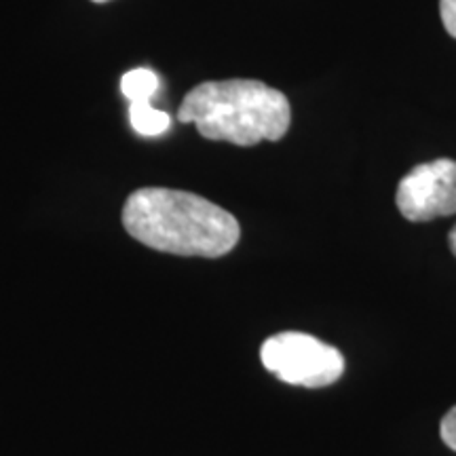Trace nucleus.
Segmentation results:
<instances>
[{
	"instance_id": "obj_5",
	"label": "nucleus",
	"mask_w": 456,
	"mask_h": 456,
	"mask_svg": "<svg viewBox=\"0 0 456 456\" xmlns=\"http://www.w3.org/2000/svg\"><path fill=\"white\" fill-rule=\"evenodd\" d=\"M131 127L140 135H159L171 127V118L167 112L157 110L151 106V102H135L129 108Z\"/></svg>"
},
{
	"instance_id": "obj_1",
	"label": "nucleus",
	"mask_w": 456,
	"mask_h": 456,
	"mask_svg": "<svg viewBox=\"0 0 456 456\" xmlns=\"http://www.w3.org/2000/svg\"><path fill=\"white\" fill-rule=\"evenodd\" d=\"M123 226L135 241L157 252L220 258L235 249L241 226L220 205L174 188L148 186L129 195Z\"/></svg>"
},
{
	"instance_id": "obj_8",
	"label": "nucleus",
	"mask_w": 456,
	"mask_h": 456,
	"mask_svg": "<svg viewBox=\"0 0 456 456\" xmlns=\"http://www.w3.org/2000/svg\"><path fill=\"white\" fill-rule=\"evenodd\" d=\"M440 15L446 32L456 38V0H440Z\"/></svg>"
},
{
	"instance_id": "obj_6",
	"label": "nucleus",
	"mask_w": 456,
	"mask_h": 456,
	"mask_svg": "<svg viewBox=\"0 0 456 456\" xmlns=\"http://www.w3.org/2000/svg\"><path fill=\"white\" fill-rule=\"evenodd\" d=\"M159 89V77L148 68H135L123 74L121 78V94L131 104L135 102H148Z\"/></svg>"
},
{
	"instance_id": "obj_9",
	"label": "nucleus",
	"mask_w": 456,
	"mask_h": 456,
	"mask_svg": "<svg viewBox=\"0 0 456 456\" xmlns=\"http://www.w3.org/2000/svg\"><path fill=\"white\" fill-rule=\"evenodd\" d=\"M448 241H450V249H452V254L456 256V226L452 228V231H450Z\"/></svg>"
},
{
	"instance_id": "obj_4",
	"label": "nucleus",
	"mask_w": 456,
	"mask_h": 456,
	"mask_svg": "<svg viewBox=\"0 0 456 456\" xmlns=\"http://www.w3.org/2000/svg\"><path fill=\"white\" fill-rule=\"evenodd\" d=\"M399 214L410 222H429L456 214V161L436 159L416 165L397 186Z\"/></svg>"
},
{
	"instance_id": "obj_2",
	"label": "nucleus",
	"mask_w": 456,
	"mask_h": 456,
	"mask_svg": "<svg viewBox=\"0 0 456 456\" xmlns=\"http://www.w3.org/2000/svg\"><path fill=\"white\" fill-rule=\"evenodd\" d=\"M178 118L195 123L208 140L256 146L279 142L292 123V108L279 89L252 78L208 81L197 85L182 102Z\"/></svg>"
},
{
	"instance_id": "obj_10",
	"label": "nucleus",
	"mask_w": 456,
	"mask_h": 456,
	"mask_svg": "<svg viewBox=\"0 0 456 456\" xmlns=\"http://www.w3.org/2000/svg\"><path fill=\"white\" fill-rule=\"evenodd\" d=\"M91 3H108V0H91Z\"/></svg>"
},
{
	"instance_id": "obj_7",
	"label": "nucleus",
	"mask_w": 456,
	"mask_h": 456,
	"mask_svg": "<svg viewBox=\"0 0 456 456\" xmlns=\"http://www.w3.org/2000/svg\"><path fill=\"white\" fill-rule=\"evenodd\" d=\"M440 433H442L444 444H446L450 450H454V452H456V406L442 419Z\"/></svg>"
},
{
	"instance_id": "obj_3",
	"label": "nucleus",
	"mask_w": 456,
	"mask_h": 456,
	"mask_svg": "<svg viewBox=\"0 0 456 456\" xmlns=\"http://www.w3.org/2000/svg\"><path fill=\"white\" fill-rule=\"evenodd\" d=\"M262 366L281 383L306 389L334 385L345 372V357L332 345L305 332H281L265 340Z\"/></svg>"
}]
</instances>
